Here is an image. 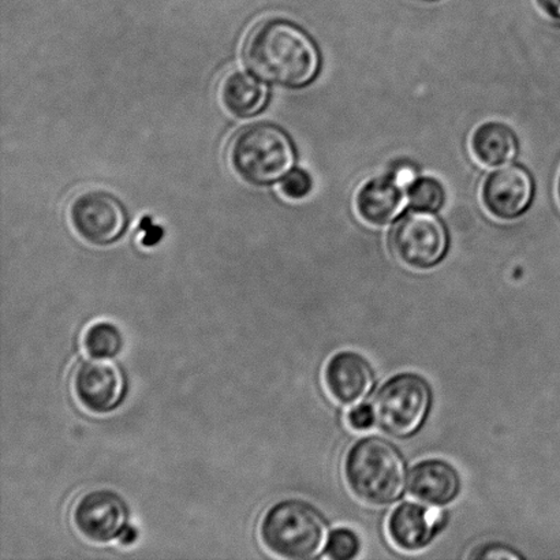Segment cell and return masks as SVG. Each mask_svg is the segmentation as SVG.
I'll use <instances>...</instances> for the list:
<instances>
[{"instance_id": "6da1fadb", "label": "cell", "mask_w": 560, "mask_h": 560, "mask_svg": "<svg viewBox=\"0 0 560 560\" xmlns=\"http://www.w3.org/2000/svg\"><path fill=\"white\" fill-rule=\"evenodd\" d=\"M245 63L260 79L288 88H304L316 79L320 54L315 42L293 22L270 20L250 32Z\"/></svg>"}, {"instance_id": "7a4b0ae2", "label": "cell", "mask_w": 560, "mask_h": 560, "mask_svg": "<svg viewBox=\"0 0 560 560\" xmlns=\"http://www.w3.org/2000/svg\"><path fill=\"white\" fill-rule=\"evenodd\" d=\"M343 471L351 492L373 506L398 502L409 485L410 474L404 454L382 436H364L351 444Z\"/></svg>"}, {"instance_id": "3957f363", "label": "cell", "mask_w": 560, "mask_h": 560, "mask_svg": "<svg viewBox=\"0 0 560 560\" xmlns=\"http://www.w3.org/2000/svg\"><path fill=\"white\" fill-rule=\"evenodd\" d=\"M329 526L320 510L301 499H284L267 510L260 537L279 558L306 560L326 551Z\"/></svg>"}, {"instance_id": "277c9868", "label": "cell", "mask_w": 560, "mask_h": 560, "mask_svg": "<svg viewBox=\"0 0 560 560\" xmlns=\"http://www.w3.org/2000/svg\"><path fill=\"white\" fill-rule=\"evenodd\" d=\"M229 159L234 172L246 183L265 186L278 183L295 164L293 142L272 124L246 126L233 137Z\"/></svg>"}, {"instance_id": "5b68a950", "label": "cell", "mask_w": 560, "mask_h": 560, "mask_svg": "<svg viewBox=\"0 0 560 560\" xmlns=\"http://www.w3.org/2000/svg\"><path fill=\"white\" fill-rule=\"evenodd\" d=\"M433 392L430 382L415 372L389 377L373 398L376 424L389 436L416 435L430 417Z\"/></svg>"}, {"instance_id": "8992f818", "label": "cell", "mask_w": 560, "mask_h": 560, "mask_svg": "<svg viewBox=\"0 0 560 560\" xmlns=\"http://www.w3.org/2000/svg\"><path fill=\"white\" fill-rule=\"evenodd\" d=\"M392 244L395 256L416 270H430L444 259L448 233L430 211H415L400 219L394 228Z\"/></svg>"}, {"instance_id": "52a82bcc", "label": "cell", "mask_w": 560, "mask_h": 560, "mask_svg": "<svg viewBox=\"0 0 560 560\" xmlns=\"http://www.w3.org/2000/svg\"><path fill=\"white\" fill-rule=\"evenodd\" d=\"M73 392L75 399L90 413L112 415L128 397V377L117 362L91 357L77 366Z\"/></svg>"}, {"instance_id": "ba28073f", "label": "cell", "mask_w": 560, "mask_h": 560, "mask_svg": "<svg viewBox=\"0 0 560 560\" xmlns=\"http://www.w3.org/2000/svg\"><path fill=\"white\" fill-rule=\"evenodd\" d=\"M70 221L86 243L108 246L124 237L129 218L122 202L106 191H84L70 205Z\"/></svg>"}, {"instance_id": "9c48e42d", "label": "cell", "mask_w": 560, "mask_h": 560, "mask_svg": "<svg viewBox=\"0 0 560 560\" xmlns=\"http://www.w3.org/2000/svg\"><path fill=\"white\" fill-rule=\"evenodd\" d=\"M73 524L84 539L107 545L119 540L129 528V504L112 490L86 492L75 503Z\"/></svg>"}, {"instance_id": "30bf717a", "label": "cell", "mask_w": 560, "mask_h": 560, "mask_svg": "<svg viewBox=\"0 0 560 560\" xmlns=\"http://www.w3.org/2000/svg\"><path fill=\"white\" fill-rule=\"evenodd\" d=\"M446 513L431 504L404 502L393 510L387 532L400 551L419 552L431 545L446 525Z\"/></svg>"}, {"instance_id": "8fae6325", "label": "cell", "mask_w": 560, "mask_h": 560, "mask_svg": "<svg viewBox=\"0 0 560 560\" xmlns=\"http://www.w3.org/2000/svg\"><path fill=\"white\" fill-rule=\"evenodd\" d=\"M324 383L334 400L340 405L354 406L372 393L376 376L364 355L343 350L328 360L324 368Z\"/></svg>"}, {"instance_id": "7c38bea8", "label": "cell", "mask_w": 560, "mask_h": 560, "mask_svg": "<svg viewBox=\"0 0 560 560\" xmlns=\"http://www.w3.org/2000/svg\"><path fill=\"white\" fill-rule=\"evenodd\" d=\"M413 173L408 167L388 177L368 180L357 195V210L365 222L384 226L392 223L405 207V188L413 184Z\"/></svg>"}, {"instance_id": "4fadbf2b", "label": "cell", "mask_w": 560, "mask_h": 560, "mask_svg": "<svg viewBox=\"0 0 560 560\" xmlns=\"http://www.w3.org/2000/svg\"><path fill=\"white\" fill-rule=\"evenodd\" d=\"M534 190V180L526 170L504 167L487 178L482 186V201L492 215L514 219L528 210Z\"/></svg>"}, {"instance_id": "5bb4252c", "label": "cell", "mask_w": 560, "mask_h": 560, "mask_svg": "<svg viewBox=\"0 0 560 560\" xmlns=\"http://www.w3.org/2000/svg\"><path fill=\"white\" fill-rule=\"evenodd\" d=\"M411 497L431 506L444 508L457 501L463 491L459 471L448 460L422 459L413 466L409 476Z\"/></svg>"}, {"instance_id": "9a60e30c", "label": "cell", "mask_w": 560, "mask_h": 560, "mask_svg": "<svg viewBox=\"0 0 560 560\" xmlns=\"http://www.w3.org/2000/svg\"><path fill=\"white\" fill-rule=\"evenodd\" d=\"M221 96L224 107L235 117L254 118L268 106L270 88L254 74L234 71L222 82Z\"/></svg>"}, {"instance_id": "2e32d148", "label": "cell", "mask_w": 560, "mask_h": 560, "mask_svg": "<svg viewBox=\"0 0 560 560\" xmlns=\"http://www.w3.org/2000/svg\"><path fill=\"white\" fill-rule=\"evenodd\" d=\"M471 151L486 166H502L517 155V139L506 125L487 122L471 137Z\"/></svg>"}, {"instance_id": "e0dca14e", "label": "cell", "mask_w": 560, "mask_h": 560, "mask_svg": "<svg viewBox=\"0 0 560 560\" xmlns=\"http://www.w3.org/2000/svg\"><path fill=\"white\" fill-rule=\"evenodd\" d=\"M82 343L88 355L93 359L113 360L122 353L125 338L120 328L114 323L96 322L86 328Z\"/></svg>"}, {"instance_id": "ac0fdd59", "label": "cell", "mask_w": 560, "mask_h": 560, "mask_svg": "<svg viewBox=\"0 0 560 560\" xmlns=\"http://www.w3.org/2000/svg\"><path fill=\"white\" fill-rule=\"evenodd\" d=\"M409 200L416 210L436 211L443 206L444 190L435 179L419 178L410 185Z\"/></svg>"}, {"instance_id": "d6986e66", "label": "cell", "mask_w": 560, "mask_h": 560, "mask_svg": "<svg viewBox=\"0 0 560 560\" xmlns=\"http://www.w3.org/2000/svg\"><path fill=\"white\" fill-rule=\"evenodd\" d=\"M326 557L332 560H351L360 556L361 540L354 530L338 528L331 532L326 547Z\"/></svg>"}, {"instance_id": "ffe728a7", "label": "cell", "mask_w": 560, "mask_h": 560, "mask_svg": "<svg viewBox=\"0 0 560 560\" xmlns=\"http://www.w3.org/2000/svg\"><path fill=\"white\" fill-rule=\"evenodd\" d=\"M312 190V178L304 170L295 168L285 175L282 183V191L290 200L305 199Z\"/></svg>"}, {"instance_id": "44dd1931", "label": "cell", "mask_w": 560, "mask_h": 560, "mask_svg": "<svg viewBox=\"0 0 560 560\" xmlns=\"http://www.w3.org/2000/svg\"><path fill=\"white\" fill-rule=\"evenodd\" d=\"M471 559H524L523 553L503 542H487L469 553Z\"/></svg>"}, {"instance_id": "7402d4cb", "label": "cell", "mask_w": 560, "mask_h": 560, "mask_svg": "<svg viewBox=\"0 0 560 560\" xmlns=\"http://www.w3.org/2000/svg\"><path fill=\"white\" fill-rule=\"evenodd\" d=\"M348 424L354 431H368L376 424L375 410L373 406L366 404L354 405L353 409L349 410Z\"/></svg>"}, {"instance_id": "603a6c76", "label": "cell", "mask_w": 560, "mask_h": 560, "mask_svg": "<svg viewBox=\"0 0 560 560\" xmlns=\"http://www.w3.org/2000/svg\"><path fill=\"white\" fill-rule=\"evenodd\" d=\"M140 226L145 232L144 238H142V245H158L159 241L163 238V230L159 226H155V224L151 222L150 218L142 219Z\"/></svg>"}, {"instance_id": "cb8c5ba5", "label": "cell", "mask_w": 560, "mask_h": 560, "mask_svg": "<svg viewBox=\"0 0 560 560\" xmlns=\"http://www.w3.org/2000/svg\"><path fill=\"white\" fill-rule=\"evenodd\" d=\"M537 3L548 15L560 20V0H537Z\"/></svg>"}, {"instance_id": "d4e9b609", "label": "cell", "mask_w": 560, "mask_h": 560, "mask_svg": "<svg viewBox=\"0 0 560 560\" xmlns=\"http://www.w3.org/2000/svg\"><path fill=\"white\" fill-rule=\"evenodd\" d=\"M137 540V530L135 526H129L128 529L125 530V534L120 536L119 542H122L124 546L135 545Z\"/></svg>"}]
</instances>
